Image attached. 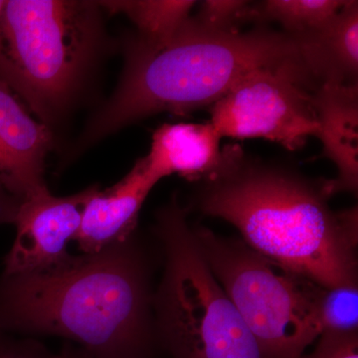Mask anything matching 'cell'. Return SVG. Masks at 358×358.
I'll return each mask as SVG.
<instances>
[{
  "instance_id": "21",
  "label": "cell",
  "mask_w": 358,
  "mask_h": 358,
  "mask_svg": "<svg viewBox=\"0 0 358 358\" xmlns=\"http://www.w3.org/2000/svg\"><path fill=\"white\" fill-rule=\"evenodd\" d=\"M58 358H94L89 355L88 352H85L79 346H74L71 343H67L58 353Z\"/></svg>"
},
{
  "instance_id": "7",
  "label": "cell",
  "mask_w": 358,
  "mask_h": 358,
  "mask_svg": "<svg viewBox=\"0 0 358 358\" xmlns=\"http://www.w3.org/2000/svg\"><path fill=\"white\" fill-rule=\"evenodd\" d=\"M319 87L306 66L254 71L211 106L210 122L222 138H263L298 150L319 133Z\"/></svg>"
},
{
  "instance_id": "20",
  "label": "cell",
  "mask_w": 358,
  "mask_h": 358,
  "mask_svg": "<svg viewBox=\"0 0 358 358\" xmlns=\"http://www.w3.org/2000/svg\"><path fill=\"white\" fill-rule=\"evenodd\" d=\"M20 202L0 185V226L14 223Z\"/></svg>"
},
{
  "instance_id": "1",
  "label": "cell",
  "mask_w": 358,
  "mask_h": 358,
  "mask_svg": "<svg viewBox=\"0 0 358 358\" xmlns=\"http://www.w3.org/2000/svg\"><path fill=\"white\" fill-rule=\"evenodd\" d=\"M329 179L222 148L192 207L232 224L249 248L324 288L357 285V207L334 210Z\"/></svg>"
},
{
  "instance_id": "9",
  "label": "cell",
  "mask_w": 358,
  "mask_h": 358,
  "mask_svg": "<svg viewBox=\"0 0 358 358\" xmlns=\"http://www.w3.org/2000/svg\"><path fill=\"white\" fill-rule=\"evenodd\" d=\"M53 141L51 129L0 78V185L20 201L46 186L45 160Z\"/></svg>"
},
{
  "instance_id": "5",
  "label": "cell",
  "mask_w": 358,
  "mask_h": 358,
  "mask_svg": "<svg viewBox=\"0 0 358 358\" xmlns=\"http://www.w3.org/2000/svg\"><path fill=\"white\" fill-rule=\"evenodd\" d=\"M187 215L176 196L157 214L164 272L152 303L155 341L171 358H267L205 262Z\"/></svg>"
},
{
  "instance_id": "6",
  "label": "cell",
  "mask_w": 358,
  "mask_h": 358,
  "mask_svg": "<svg viewBox=\"0 0 358 358\" xmlns=\"http://www.w3.org/2000/svg\"><path fill=\"white\" fill-rule=\"evenodd\" d=\"M196 243L267 358H301L320 336L322 286L271 262L242 240L192 226Z\"/></svg>"
},
{
  "instance_id": "8",
  "label": "cell",
  "mask_w": 358,
  "mask_h": 358,
  "mask_svg": "<svg viewBox=\"0 0 358 358\" xmlns=\"http://www.w3.org/2000/svg\"><path fill=\"white\" fill-rule=\"evenodd\" d=\"M99 189L92 185L70 196H54L47 186L20 202L14 225L15 240L4 258L6 275H35L64 267L74 255V241L87 202Z\"/></svg>"
},
{
  "instance_id": "4",
  "label": "cell",
  "mask_w": 358,
  "mask_h": 358,
  "mask_svg": "<svg viewBox=\"0 0 358 358\" xmlns=\"http://www.w3.org/2000/svg\"><path fill=\"white\" fill-rule=\"evenodd\" d=\"M103 13L99 1L6 0L2 79L48 128L74 105L106 50Z\"/></svg>"
},
{
  "instance_id": "19",
  "label": "cell",
  "mask_w": 358,
  "mask_h": 358,
  "mask_svg": "<svg viewBox=\"0 0 358 358\" xmlns=\"http://www.w3.org/2000/svg\"><path fill=\"white\" fill-rule=\"evenodd\" d=\"M0 358H58V355L38 341L0 331Z\"/></svg>"
},
{
  "instance_id": "15",
  "label": "cell",
  "mask_w": 358,
  "mask_h": 358,
  "mask_svg": "<svg viewBox=\"0 0 358 358\" xmlns=\"http://www.w3.org/2000/svg\"><path fill=\"white\" fill-rule=\"evenodd\" d=\"M346 0H265L250 2L246 21L267 26L275 22L282 32L301 36L319 29L334 18Z\"/></svg>"
},
{
  "instance_id": "22",
  "label": "cell",
  "mask_w": 358,
  "mask_h": 358,
  "mask_svg": "<svg viewBox=\"0 0 358 358\" xmlns=\"http://www.w3.org/2000/svg\"><path fill=\"white\" fill-rule=\"evenodd\" d=\"M6 3V0H0V78H1V79L4 67L3 44H2V20H3Z\"/></svg>"
},
{
  "instance_id": "14",
  "label": "cell",
  "mask_w": 358,
  "mask_h": 358,
  "mask_svg": "<svg viewBox=\"0 0 358 358\" xmlns=\"http://www.w3.org/2000/svg\"><path fill=\"white\" fill-rule=\"evenodd\" d=\"M103 10L124 14L138 28L134 36L150 47H160L173 38L192 16L193 0H110L99 1Z\"/></svg>"
},
{
  "instance_id": "18",
  "label": "cell",
  "mask_w": 358,
  "mask_h": 358,
  "mask_svg": "<svg viewBox=\"0 0 358 358\" xmlns=\"http://www.w3.org/2000/svg\"><path fill=\"white\" fill-rule=\"evenodd\" d=\"M301 358H358V333L322 334L312 352Z\"/></svg>"
},
{
  "instance_id": "2",
  "label": "cell",
  "mask_w": 358,
  "mask_h": 358,
  "mask_svg": "<svg viewBox=\"0 0 358 358\" xmlns=\"http://www.w3.org/2000/svg\"><path fill=\"white\" fill-rule=\"evenodd\" d=\"M136 235L64 267L0 277V331L48 334L94 358H148L155 341L154 294Z\"/></svg>"
},
{
  "instance_id": "11",
  "label": "cell",
  "mask_w": 358,
  "mask_h": 358,
  "mask_svg": "<svg viewBox=\"0 0 358 358\" xmlns=\"http://www.w3.org/2000/svg\"><path fill=\"white\" fill-rule=\"evenodd\" d=\"M322 155L338 169L329 179V190L357 193L358 84H324L313 95Z\"/></svg>"
},
{
  "instance_id": "13",
  "label": "cell",
  "mask_w": 358,
  "mask_h": 358,
  "mask_svg": "<svg viewBox=\"0 0 358 358\" xmlns=\"http://www.w3.org/2000/svg\"><path fill=\"white\" fill-rule=\"evenodd\" d=\"M298 39L301 55L315 81L358 84V2L345 6L327 24Z\"/></svg>"
},
{
  "instance_id": "16",
  "label": "cell",
  "mask_w": 358,
  "mask_h": 358,
  "mask_svg": "<svg viewBox=\"0 0 358 358\" xmlns=\"http://www.w3.org/2000/svg\"><path fill=\"white\" fill-rule=\"evenodd\" d=\"M317 317L320 334L358 333V285L320 289Z\"/></svg>"
},
{
  "instance_id": "3",
  "label": "cell",
  "mask_w": 358,
  "mask_h": 358,
  "mask_svg": "<svg viewBox=\"0 0 358 358\" xmlns=\"http://www.w3.org/2000/svg\"><path fill=\"white\" fill-rule=\"evenodd\" d=\"M296 40L262 25L246 32L208 31L192 15L162 46L129 36L121 80L90 117L75 150L82 152L150 115H185L211 107L254 71L306 66Z\"/></svg>"
},
{
  "instance_id": "10",
  "label": "cell",
  "mask_w": 358,
  "mask_h": 358,
  "mask_svg": "<svg viewBox=\"0 0 358 358\" xmlns=\"http://www.w3.org/2000/svg\"><path fill=\"white\" fill-rule=\"evenodd\" d=\"M157 182L141 157L119 182L99 188L87 202L74 239L82 253H100L133 236L141 206Z\"/></svg>"
},
{
  "instance_id": "12",
  "label": "cell",
  "mask_w": 358,
  "mask_h": 358,
  "mask_svg": "<svg viewBox=\"0 0 358 358\" xmlns=\"http://www.w3.org/2000/svg\"><path fill=\"white\" fill-rule=\"evenodd\" d=\"M221 140L210 122L164 124L155 129L150 152L143 160L157 181L178 174L192 182H201L220 166Z\"/></svg>"
},
{
  "instance_id": "17",
  "label": "cell",
  "mask_w": 358,
  "mask_h": 358,
  "mask_svg": "<svg viewBox=\"0 0 358 358\" xmlns=\"http://www.w3.org/2000/svg\"><path fill=\"white\" fill-rule=\"evenodd\" d=\"M250 1L243 0H205L192 15L195 22L213 32L239 31L238 26L246 21Z\"/></svg>"
}]
</instances>
